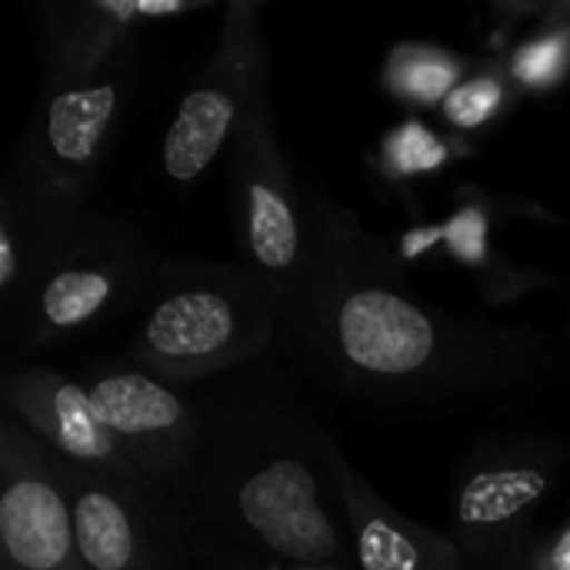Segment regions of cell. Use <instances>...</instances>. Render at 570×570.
<instances>
[{
  "mask_svg": "<svg viewBox=\"0 0 570 570\" xmlns=\"http://www.w3.org/2000/svg\"><path fill=\"white\" fill-rule=\"evenodd\" d=\"M461 60L441 47H424V43H404L391 53L384 80L394 97L414 104V107H431L441 104L464 83L461 80Z\"/></svg>",
  "mask_w": 570,
  "mask_h": 570,
  "instance_id": "obj_16",
  "label": "cell"
},
{
  "mask_svg": "<svg viewBox=\"0 0 570 570\" xmlns=\"http://www.w3.org/2000/svg\"><path fill=\"white\" fill-rule=\"evenodd\" d=\"M331 451V434L291 401L240 397L210 407L187 494L204 561L357 570Z\"/></svg>",
  "mask_w": 570,
  "mask_h": 570,
  "instance_id": "obj_2",
  "label": "cell"
},
{
  "mask_svg": "<svg viewBox=\"0 0 570 570\" xmlns=\"http://www.w3.org/2000/svg\"><path fill=\"white\" fill-rule=\"evenodd\" d=\"M80 217L83 210L47 204L7 177L0 194V314L7 324H13L40 267Z\"/></svg>",
  "mask_w": 570,
  "mask_h": 570,
  "instance_id": "obj_15",
  "label": "cell"
},
{
  "mask_svg": "<svg viewBox=\"0 0 570 570\" xmlns=\"http://www.w3.org/2000/svg\"><path fill=\"white\" fill-rule=\"evenodd\" d=\"M0 397L3 414L17 417L50 454L94 474L147 484L104 428L80 377L53 367H23L3 377Z\"/></svg>",
  "mask_w": 570,
  "mask_h": 570,
  "instance_id": "obj_12",
  "label": "cell"
},
{
  "mask_svg": "<svg viewBox=\"0 0 570 570\" xmlns=\"http://www.w3.org/2000/svg\"><path fill=\"white\" fill-rule=\"evenodd\" d=\"M261 570H304V568H261Z\"/></svg>",
  "mask_w": 570,
  "mask_h": 570,
  "instance_id": "obj_23",
  "label": "cell"
},
{
  "mask_svg": "<svg viewBox=\"0 0 570 570\" xmlns=\"http://www.w3.org/2000/svg\"><path fill=\"white\" fill-rule=\"evenodd\" d=\"M448 157H451V147L431 127H424L421 120L401 124L397 130H391V137L384 144V160L401 177H414V174L438 170Z\"/></svg>",
  "mask_w": 570,
  "mask_h": 570,
  "instance_id": "obj_19",
  "label": "cell"
},
{
  "mask_svg": "<svg viewBox=\"0 0 570 570\" xmlns=\"http://www.w3.org/2000/svg\"><path fill=\"white\" fill-rule=\"evenodd\" d=\"M0 570H90L50 451L0 417Z\"/></svg>",
  "mask_w": 570,
  "mask_h": 570,
  "instance_id": "obj_11",
  "label": "cell"
},
{
  "mask_svg": "<svg viewBox=\"0 0 570 570\" xmlns=\"http://www.w3.org/2000/svg\"><path fill=\"white\" fill-rule=\"evenodd\" d=\"M160 271L137 230L104 217H80L40 267L13 331L33 351L70 344L137 307Z\"/></svg>",
  "mask_w": 570,
  "mask_h": 570,
  "instance_id": "obj_5",
  "label": "cell"
},
{
  "mask_svg": "<svg viewBox=\"0 0 570 570\" xmlns=\"http://www.w3.org/2000/svg\"><path fill=\"white\" fill-rule=\"evenodd\" d=\"M80 554L90 570H200L187 514L150 484L83 471L57 454Z\"/></svg>",
  "mask_w": 570,
  "mask_h": 570,
  "instance_id": "obj_10",
  "label": "cell"
},
{
  "mask_svg": "<svg viewBox=\"0 0 570 570\" xmlns=\"http://www.w3.org/2000/svg\"><path fill=\"white\" fill-rule=\"evenodd\" d=\"M140 47L87 73L43 70L10 180L47 204L83 210L137 90Z\"/></svg>",
  "mask_w": 570,
  "mask_h": 570,
  "instance_id": "obj_4",
  "label": "cell"
},
{
  "mask_svg": "<svg viewBox=\"0 0 570 570\" xmlns=\"http://www.w3.org/2000/svg\"><path fill=\"white\" fill-rule=\"evenodd\" d=\"M227 197L240 267L287 314L314 261V204L304 200L281 154L271 97L257 104L227 150Z\"/></svg>",
  "mask_w": 570,
  "mask_h": 570,
  "instance_id": "obj_6",
  "label": "cell"
},
{
  "mask_svg": "<svg viewBox=\"0 0 570 570\" xmlns=\"http://www.w3.org/2000/svg\"><path fill=\"white\" fill-rule=\"evenodd\" d=\"M444 244L471 267H481L484 264V254H488V217L481 207H471V210H461L454 214L448 224H444Z\"/></svg>",
  "mask_w": 570,
  "mask_h": 570,
  "instance_id": "obj_20",
  "label": "cell"
},
{
  "mask_svg": "<svg viewBox=\"0 0 570 570\" xmlns=\"http://www.w3.org/2000/svg\"><path fill=\"white\" fill-rule=\"evenodd\" d=\"M314 204L311 274L284 314L307 367L337 394L434 411L534 387L561 367L534 331L494 327L428 304L351 214Z\"/></svg>",
  "mask_w": 570,
  "mask_h": 570,
  "instance_id": "obj_1",
  "label": "cell"
},
{
  "mask_svg": "<svg viewBox=\"0 0 570 570\" xmlns=\"http://www.w3.org/2000/svg\"><path fill=\"white\" fill-rule=\"evenodd\" d=\"M508 104V80L494 70H484L478 77H468L448 100H444V117L458 130H481L491 124Z\"/></svg>",
  "mask_w": 570,
  "mask_h": 570,
  "instance_id": "obj_18",
  "label": "cell"
},
{
  "mask_svg": "<svg viewBox=\"0 0 570 570\" xmlns=\"http://www.w3.org/2000/svg\"><path fill=\"white\" fill-rule=\"evenodd\" d=\"M570 448L548 434L481 441L451 494V538L474 570H504L538 534V514L561 484Z\"/></svg>",
  "mask_w": 570,
  "mask_h": 570,
  "instance_id": "obj_7",
  "label": "cell"
},
{
  "mask_svg": "<svg viewBox=\"0 0 570 570\" xmlns=\"http://www.w3.org/2000/svg\"><path fill=\"white\" fill-rule=\"evenodd\" d=\"M337 494L351 528V551L357 570H474L451 534L421 528L391 508L334 444L331 451Z\"/></svg>",
  "mask_w": 570,
  "mask_h": 570,
  "instance_id": "obj_13",
  "label": "cell"
},
{
  "mask_svg": "<svg viewBox=\"0 0 570 570\" xmlns=\"http://www.w3.org/2000/svg\"><path fill=\"white\" fill-rule=\"evenodd\" d=\"M284 314L240 264H160L130 334V361L170 384L257 361Z\"/></svg>",
  "mask_w": 570,
  "mask_h": 570,
  "instance_id": "obj_3",
  "label": "cell"
},
{
  "mask_svg": "<svg viewBox=\"0 0 570 570\" xmlns=\"http://www.w3.org/2000/svg\"><path fill=\"white\" fill-rule=\"evenodd\" d=\"M80 381L124 458L187 514V494L210 434V407L134 361L100 364Z\"/></svg>",
  "mask_w": 570,
  "mask_h": 570,
  "instance_id": "obj_9",
  "label": "cell"
},
{
  "mask_svg": "<svg viewBox=\"0 0 570 570\" xmlns=\"http://www.w3.org/2000/svg\"><path fill=\"white\" fill-rule=\"evenodd\" d=\"M504 570H570V521L551 534H534Z\"/></svg>",
  "mask_w": 570,
  "mask_h": 570,
  "instance_id": "obj_21",
  "label": "cell"
},
{
  "mask_svg": "<svg viewBox=\"0 0 570 570\" xmlns=\"http://www.w3.org/2000/svg\"><path fill=\"white\" fill-rule=\"evenodd\" d=\"M200 570H261L254 568V564H240V561H227V558H210V561H204Z\"/></svg>",
  "mask_w": 570,
  "mask_h": 570,
  "instance_id": "obj_22",
  "label": "cell"
},
{
  "mask_svg": "<svg viewBox=\"0 0 570 570\" xmlns=\"http://www.w3.org/2000/svg\"><path fill=\"white\" fill-rule=\"evenodd\" d=\"M570 63V23L548 27L544 33H538L534 40L521 43L511 57V80L528 87V90H541V87H554L564 80Z\"/></svg>",
  "mask_w": 570,
  "mask_h": 570,
  "instance_id": "obj_17",
  "label": "cell"
},
{
  "mask_svg": "<svg viewBox=\"0 0 570 570\" xmlns=\"http://www.w3.org/2000/svg\"><path fill=\"white\" fill-rule=\"evenodd\" d=\"M264 97L271 90L261 10L250 0H234L210 57L190 77L164 130L160 170L167 184L177 190L197 187L214 160L230 150Z\"/></svg>",
  "mask_w": 570,
  "mask_h": 570,
  "instance_id": "obj_8",
  "label": "cell"
},
{
  "mask_svg": "<svg viewBox=\"0 0 570 570\" xmlns=\"http://www.w3.org/2000/svg\"><path fill=\"white\" fill-rule=\"evenodd\" d=\"M177 0H90L57 3L43 10V63L47 70L87 73L107 67L124 50L140 47V30L160 17L184 13Z\"/></svg>",
  "mask_w": 570,
  "mask_h": 570,
  "instance_id": "obj_14",
  "label": "cell"
}]
</instances>
